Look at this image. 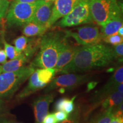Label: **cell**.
<instances>
[{
    "mask_svg": "<svg viewBox=\"0 0 123 123\" xmlns=\"http://www.w3.org/2000/svg\"><path fill=\"white\" fill-rule=\"evenodd\" d=\"M54 116L56 118V120L59 123L68 119L69 115L63 111H56L55 113H54Z\"/></svg>",
    "mask_w": 123,
    "mask_h": 123,
    "instance_id": "cell-28",
    "label": "cell"
},
{
    "mask_svg": "<svg viewBox=\"0 0 123 123\" xmlns=\"http://www.w3.org/2000/svg\"><path fill=\"white\" fill-rule=\"evenodd\" d=\"M1 40L0 39V47H1Z\"/></svg>",
    "mask_w": 123,
    "mask_h": 123,
    "instance_id": "cell-39",
    "label": "cell"
},
{
    "mask_svg": "<svg viewBox=\"0 0 123 123\" xmlns=\"http://www.w3.org/2000/svg\"><path fill=\"white\" fill-rule=\"evenodd\" d=\"M43 123H59L56 120L54 113H47L43 121Z\"/></svg>",
    "mask_w": 123,
    "mask_h": 123,
    "instance_id": "cell-29",
    "label": "cell"
},
{
    "mask_svg": "<svg viewBox=\"0 0 123 123\" xmlns=\"http://www.w3.org/2000/svg\"><path fill=\"white\" fill-rule=\"evenodd\" d=\"M104 41L107 43H109L112 44L113 46H116L117 44L121 43L123 42V37L116 34L109 36L105 37L103 38Z\"/></svg>",
    "mask_w": 123,
    "mask_h": 123,
    "instance_id": "cell-25",
    "label": "cell"
},
{
    "mask_svg": "<svg viewBox=\"0 0 123 123\" xmlns=\"http://www.w3.org/2000/svg\"><path fill=\"white\" fill-rule=\"evenodd\" d=\"M88 123H95V120H92L91 121H90V122H89Z\"/></svg>",
    "mask_w": 123,
    "mask_h": 123,
    "instance_id": "cell-36",
    "label": "cell"
},
{
    "mask_svg": "<svg viewBox=\"0 0 123 123\" xmlns=\"http://www.w3.org/2000/svg\"><path fill=\"white\" fill-rule=\"evenodd\" d=\"M55 98L54 93L39 96L33 101V107L35 116V123H43L45 116L48 113L49 108Z\"/></svg>",
    "mask_w": 123,
    "mask_h": 123,
    "instance_id": "cell-12",
    "label": "cell"
},
{
    "mask_svg": "<svg viewBox=\"0 0 123 123\" xmlns=\"http://www.w3.org/2000/svg\"><path fill=\"white\" fill-rule=\"evenodd\" d=\"M43 1L38 0L33 3H22L13 1L9 5L6 14L7 25L10 27L21 26L30 22L37 8Z\"/></svg>",
    "mask_w": 123,
    "mask_h": 123,
    "instance_id": "cell-4",
    "label": "cell"
},
{
    "mask_svg": "<svg viewBox=\"0 0 123 123\" xmlns=\"http://www.w3.org/2000/svg\"><path fill=\"white\" fill-rule=\"evenodd\" d=\"M53 6V2L43 1L37 8L30 22L46 26L51 15Z\"/></svg>",
    "mask_w": 123,
    "mask_h": 123,
    "instance_id": "cell-14",
    "label": "cell"
},
{
    "mask_svg": "<svg viewBox=\"0 0 123 123\" xmlns=\"http://www.w3.org/2000/svg\"><path fill=\"white\" fill-rule=\"evenodd\" d=\"M5 111V108L4 101L3 99H0V116L4 114Z\"/></svg>",
    "mask_w": 123,
    "mask_h": 123,
    "instance_id": "cell-31",
    "label": "cell"
},
{
    "mask_svg": "<svg viewBox=\"0 0 123 123\" xmlns=\"http://www.w3.org/2000/svg\"><path fill=\"white\" fill-rule=\"evenodd\" d=\"M115 59H122L123 56V43H120L112 47Z\"/></svg>",
    "mask_w": 123,
    "mask_h": 123,
    "instance_id": "cell-27",
    "label": "cell"
},
{
    "mask_svg": "<svg viewBox=\"0 0 123 123\" xmlns=\"http://www.w3.org/2000/svg\"><path fill=\"white\" fill-rule=\"evenodd\" d=\"M80 118V110L79 107H75L74 111L71 113L68 119L59 123H79Z\"/></svg>",
    "mask_w": 123,
    "mask_h": 123,
    "instance_id": "cell-24",
    "label": "cell"
},
{
    "mask_svg": "<svg viewBox=\"0 0 123 123\" xmlns=\"http://www.w3.org/2000/svg\"><path fill=\"white\" fill-rule=\"evenodd\" d=\"M123 93L116 91L112 92L101 99L95 106L101 104V107L104 110L108 108L113 109L121 103H123Z\"/></svg>",
    "mask_w": 123,
    "mask_h": 123,
    "instance_id": "cell-17",
    "label": "cell"
},
{
    "mask_svg": "<svg viewBox=\"0 0 123 123\" xmlns=\"http://www.w3.org/2000/svg\"><path fill=\"white\" fill-rule=\"evenodd\" d=\"M90 6L93 22L100 26L122 15V9L117 0H90Z\"/></svg>",
    "mask_w": 123,
    "mask_h": 123,
    "instance_id": "cell-5",
    "label": "cell"
},
{
    "mask_svg": "<svg viewBox=\"0 0 123 123\" xmlns=\"http://www.w3.org/2000/svg\"><path fill=\"white\" fill-rule=\"evenodd\" d=\"M36 68L31 65L19 70L0 74V99L12 98Z\"/></svg>",
    "mask_w": 123,
    "mask_h": 123,
    "instance_id": "cell-3",
    "label": "cell"
},
{
    "mask_svg": "<svg viewBox=\"0 0 123 123\" xmlns=\"http://www.w3.org/2000/svg\"><path fill=\"white\" fill-rule=\"evenodd\" d=\"M2 73V68H1V66H0V74Z\"/></svg>",
    "mask_w": 123,
    "mask_h": 123,
    "instance_id": "cell-38",
    "label": "cell"
},
{
    "mask_svg": "<svg viewBox=\"0 0 123 123\" xmlns=\"http://www.w3.org/2000/svg\"><path fill=\"white\" fill-rule=\"evenodd\" d=\"M90 80L88 75H80L76 74L66 73L60 75L51 81L45 89L44 92L48 93L56 89H59V92L64 93L67 89L75 88L81 86Z\"/></svg>",
    "mask_w": 123,
    "mask_h": 123,
    "instance_id": "cell-8",
    "label": "cell"
},
{
    "mask_svg": "<svg viewBox=\"0 0 123 123\" xmlns=\"http://www.w3.org/2000/svg\"><path fill=\"white\" fill-rule=\"evenodd\" d=\"M110 123H123V118L113 116Z\"/></svg>",
    "mask_w": 123,
    "mask_h": 123,
    "instance_id": "cell-32",
    "label": "cell"
},
{
    "mask_svg": "<svg viewBox=\"0 0 123 123\" xmlns=\"http://www.w3.org/2000/svg\"><path fill=\"white\" fill-rule=\"evenodd\" d=\"M76 96H74L72 99L61 98L56 101L55 104V109L56 111H63L67 114L71 113L74 111L75 105L74 100Z\"/></svg>",
    "mask_w": 123,
    "mask_h": 123,
    "instance_id": "cell-19",
    "label": "cell"
},
{
    "mask_svg": "<svg viewBox=\"0 0 123 123\" xmlns=\"http://www.w3.org/2000/svg\"><path fill=\"white\" fill-rule=\"evenodd\" d=\"M56 26L61 27H73L93 22L91 14L90 0H83L67 15L62 18Z\"/></svg>",
    "mask_w": 123,
    "mask_h": 123,
    "instance_id": "cell-6",
    "label": "cell"
},
{
    "mask_svg": "<svg viewBox=\"0 0 123 123\" xmlns=\"http://www.w3.org/2000/svg\"><path fill=\"white\" fill-rule=\"evenodd\" d=\"M123 26L122 15L116 17L101 26L100 33L102 38L117 34L118 31Z\"/></svg>",
    "mask_w": 123,
    "mask_h": 123,
    "instance_id": "cell-15",
    "label": "cell"
},
{
    "mask_svg": "<svg viewBox=\"0 0 123 123\" xmlns=\"http://www.w3.org/2000/svg\"><path fill=\"white\" fill-rule=\"evenodd\" d=\"M81 1L83 0H55L50 18L46 25L47 28H50L60 18L70 13Z\"/></svg>",
    "mask_w": 123,
    "mask_h": 123,
    "instance_id": "cell-10",
    "label": "cell"
},
{
    "mask_svg": "<svg viewBox=\"0 0 123 123\" xmlns=\"http://www.w3.org/2000/svg\"><path fill=\"white\" fill-rule=\"evenodd\" d=\"M115 60L113 49L110 46L101 43L79 46L73 60L60 73H83L107 67Z\"/></svg>",
    "mask_w": 123,
    "mask_h": 123,
    "instance_id": "cell-1",
    "label": "cell"
},
{
    "mask_svg": "<svg viewBox=\"0 0 123 123\" xmlns=\"http://www.w3.org/2000/svg\"><path fill=\"white\" fill-rule=\"evenodd\" d=\"M13 1L18 2H22V3H33L35 2L38 0H13Z\"/></svg>",
    "mask_w": 123,
    "mask_h": 123,
    "instance_id": "cell-33",
    "label": "cell"
},
{
    "mask_svg": "<svg viewBox=\"0 0 123 123\" xmlns=\"http://www.w3.org/2000/svg\"><path fill=\"white\" fill-rule=\"evenodd\" d=\"M67 37H64L62 42L59 55L55 68L57 72H60L71 62L78 50L79 46L72 45L67 41Z\"/></svg>",
    "mask_w": 123,
    "mask_h": 123,
    "instance_id": "cell-11",
    "label": "cell"
},
{
    "mask_svg": "<svg viewBox=\"0 0 123 123\" xmlns=\"http://www.w3.org/2000/svg\"><path fill=\"white\" fill-rule=\"evenodd\" d=\"M113 109L108 108L104 110V111L98 116L95 120V123H110L113 117Z\"/></svg>",
    "mask_w": 123,
    "mask_h": 123,
    "instance_id": "cell-23",
    "label": "cell"
},
{
    "mask_svg": "<svg viewBox=\"0 0 123 123\" xmlns=\"http://www.w3.org/2000/svg\"><path fill=\"white\" fill-rule=\"evenodd\" d=\"M46 26L41 25L36 23L30 22L24 25L22 29V33L27 37H36L44 34L47 31Z\"/></svg>",
    "mask_w": 123,
    "mask_h": 123,
    "instance_id": "cell-18",
    "label": "cell"
},
{
    "mask_svg": "<svg viewBox=\"0 0 123 123\" xmlns=\"http://www.w3.org/2000/svg\"><path fill=\"white\" fill-rule=\"evenodd\" d=\"M7 58L4 49L0 48V64H4L7 61Z\"/></svg>",
    "mask_w": 123,
    "mask_h": 123,
    "instance_id": "cell-30",
    "label": "cell"
},
{
    "mask_svg": "<svg viewBox=\"0 0 123 123\" xmlns=\"http://www.w3.org/2000/svg\"><path fill=\"white\" fill-rule=\"evenodd\" d=\"M36 71L38 80L47 85L50 83L57 73V71L55 68H37Z\"/></svg>",
    "mask_w": 123,
    "mask_h": 123,
    "instance_id": "cell-20",
    "label": "cell"
},
{
    "mask_svg": "<svg viewBox=\"0 0 123 123\" xmlns=\"http://www.w3.org/2000/svg\"><path fill=\"white\" fill-rule=\"evenodd\" d=\"M0 123H12L6 120H0Z\"/></svg>",
    "mask_w": 123,
    "mask_h": 123,
    "instance_id": "cell-35",
    "label": "cell"
},
{
    "mask_svg": "<svg viewBox=\"0 0 123 123\" xmlns=\"http://www.w3.org/2000/svg\"><path fill=\"white\" fill-rule=\"evenodd\" d=\"M44 2H51V0H43Z\"/></svg>",
    "mask_w": 123,
    "mask_h": 123,
    "instance_id": "cell-37",
    "label": "cell"
},
{
    "mask_svg": "<svg viewBox=\"0 0 123 123\" xmlns=\"http://www.w3.org/2000/svg\"><path fill=\"white\" fill-rule=\"evenodd\" d=\"M28 58L24 54H21L18 58L11 59L9 61H6L1 66L2 73L5 72H11L18 70L22 67L29 62Z\"/></svg>",
    "mask_w": 123,
    "mask_h": 123,
    "instance_id": "cell-16",
    "label": "cell"
},
{
    "mask_svg": "<svg viewBox=\"0 0 123 123\" xmlns=\"http://www.w3.org/2000/svg\"><path fill=\"white\" fill-rule=\"evenodd\" d=\"M64 34L67 38H74L77 43L81 46L100 43L103 39L100 29L95 26H84L73 30H65Z\"/></svg>",
    "mask_w": 123,
    "mask_h": 123,
    "instance_id": "cell-7",
    "label": "cell"
},
{
    "mask_svg": "<svg viewBox=\"0 0 123 123\" xmlns=\"http://www.w3.org/2000/svg\"><path fill=\"white\" fill-rule=\"evenodd\" d=\"M30 41L27 37L25 35L18 37L14 41V47L18 53L21 54L25 50Z\"/></svg>",
    "mask_w": 123,
    "mask_h": 123,
    "instance_id": "cell-21",
    "label": "cell"
},
{
    "mask_svg": "<svg viewBox=\"0 0 123 123\" xmlns=\"http://www.w3.org/2000/svg\"><path fill=\"white\" fill-rule=\"evenodd\" d=\"M46 86L47 84L41 82L38 80L37 73L35 70L29 78V81L27 86L20 92V93H18L17 98L19 100L24 99L38 91L43 88Z\"/></svg>",
    "mask_w": 123,
    "mask_h": 123,
    "instance_id": "cell-13",
    "label": "cell"
},
{
    "mask_svg": "<svg viewBox=\"0 0 123 123\" xmlns=\"http://www.w3.org/2000/svg\"><path fill=\"white\" fill-rule=\"evenodd\" d=\"M123 65L118 67L115 73L111 77L109 80L107 81V84L104 87L96 93L93 100L95 103L93 104V107L100 101L101 99L105 98L107 95L114 92H119L120 93H123ZM92 107V110L93 107Z\"/></svg>",
    "mask_w": 123,
    "mask_h": 123,
    "instance_id": "cell-9",
    "label": "cell"
},
{
    "mask_svg": "<svg viewBox=\"0 0 123 123\" xmlns=\"http://www.w3.org/2000/svg\"><path fill=\"white\" fill-rule=\"evenodd\" d=\"M64 35L59 31H52L41 38L39 50L30 65L35 68H55L62 42Z\"/></svg>",
    "mask_w": 123,
    "mask_h": 123,
    "instance_id": "cell-2",
    "label": "cell"
},
{
    "mask_svg": "<svg viewBox=\"0 0 123 123\" xmlns=\"http://www.w3.org/2000/svg\"><path fill=\"white\" fill-rule=\"evenodd\" d=\"M9 5V0H0V22L6 14Z\"/></svg>",
    "mask_w": 123,
    "mask_h": 123,
    "instance_id": "cell-26",
    "label": "cell"
},
{
    "mask_svg": "<svg viewBox=\"0 0 123 123\" xmlns=\"http://www.w3.org/2000/svg\"><path fill=\"white\" fill-rule=\"evenodd\" d=\"M117 34L119 35H120L121 37H123V27H121L119 29V31H118Z\"/></svg>",
    "mask_w": 123,
    "mask_h": 123,
    "instance_id": "cell-34",
    "label": "cell"
},
{
    "mask_svg": "<svg viewBox=\"0 0 123 123\" xmlns=\"http://www.w3.org/2000/svg\"><path fill=\"white\" fill-rule=\"evenodd\" d=\"M3 43H4L5 52L6 54L7 57L10 60L18 58L22 54L18 53L16 49H15V47L12 46L11 44H9L5 40H3Z\"/></svg>",
    "mask_w": 123,
    "mask_h": 123,
    "instance_id": "cell-22",
    "label": "cell"
}]
</instances>
